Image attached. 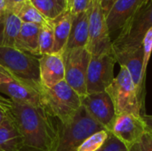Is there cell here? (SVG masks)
Here are the masks:
<instances>
[{
  "label": "cell",
  "mask_w": 152,
  "mask_h": 151,
  "mask_svg": "<svg viewBox=\"0 0 152 151\" xmlns=\"http://www.w3.org/2000/svg\"><path fill=\"white\" fill-rule=\"evenodd\" d=\"M4 102L21 135L20 151H53L59 138L60 122L53 120L44 105L17 103L9 98H4Z\"/></svg>",
  "instance_id": "obj_1"
},
{
  "label": "cell",
  "mask_w": 152,
  "mask_h": 151,
  "mask_svg": "<svg viewBox=\"0 0 152 151\" xmlns=\"http://www.w3.org/2000/svg\"><path fill=\"white\" fill-rule=\"evenodd\" d=\"M0 66L12 76L13 80L43 93L37 56L0 44Z\"/></svg>",
  "instance_id": "obj_2"
},
{
  "label": "cell",
  "mask_w": 152,
  "mask_h": 151,
  "mask_svg": "<svg viewBox=\"0 0 152 151\" xmlns=\"http://www.w3.org/2000/svg\"><path fill=\"white\" fill-rule=\"evenodd\" d=\"M42 97L46 110L61 124L72 120L82 107V98L65 80L51 88H43Z\"/></svg>",
  "instance_id": "obj_3"
},
{
  "label": "cell",
  "mask_w": 152,
  "mask_h": 151,
  "mask_svg": "<svg viewBox=\"0 0 152 151\" xmlns=\"http://www.w3.org/2000/svg\"><path fill=\"white\" fill-rule=\"evenodd\" d=\"M101 130L105 129L82 106L69 123H59V138L53 151H77L86 138Z\"/></svg>",
  "instance_id": "obj_4"
},
{
  "label": "cell",
  "mask_w": 152,
  "mask_h": 151,
  "mask_svg": "<svg viewBox=\"0 0 152 151\" xmlns=\"http://www.w3.org/2000/svg\"><path fill=\"white\" fill-rule=\"evenodd\" d=\"M113 102L116 115L129 114L136 117L145 115L142 109L135 85L128 70L120 66V71L112 83L105 90Z\"/></svg>",
  "instance_id": "obj_5"
},
{
  "label": "cell",
  "mask_w": 152,
  "mask_h": 151,
  "mask_svg": "<svg viewBox=\"0 0 152 151\" xmlns=\"http://www.w3.org/2000/svg\"><path fill=\"white\" fill-rule=\"evenodd\" d=\"M151 28L152 0H150L128 20L112 41V52L118 53L141 47L145 34Z\"/></svg>",
  "instance_id": "obj_6"
},
{
  "label": "cell",
  "mask_w": 152,
  "mask_h": 151,
  "mask_svg": "<svg viewBox=\"0 0 152 151\" xmlns=\"http://www.w3.org/2000/svg\"><path fill=\"white\" fill-rule=\"evenodd\" d=\"M89 16V37L86 45L91 55L112 52V40L106 21V16L99 0H92L87 9Z\"/></svg>",
  "instance_id": "obj_7"
},
{
  "label": "cell",
  "mask_w": 152,
  "mask_h": 151,
  "mask_svg": "<svg viewBox=\"0 0 152 151\" xmlns=\"http://www.w3.org/2000/svg\"><path fill=\"white\" fill-rule=\"evenodd\" d=\"M62 59L65 69L66 83L82 98L87 94L86 74L91 53L86 48L66 49Z\"/></svg>",
  "instance_id": "obj_8"
},
{
  "label": "cell",
  "mask_w": 152,
  "mask_h": 151,
  "mask_svg": "<svg viewBox=\"0 0 152 151\" xmlns=\"http://www.w3.org/2000/svg\"><path fill=\"white\" fill-rule=\"evenodd\" d=\"M117 63L113 53L91 55L87 74L86 92L94 93L105 91L114 79V66Z\"/></svg>",
  "instance_id": "obj_9"
},
{
  "label": "cell",
  "mask_w": 152,
  "mask_h": 151,
  "mask_svg": "<svg viewBox=\"0 0 152 151\" xmlns=\"http://www.w3.org/2000/svg\"><path fill=\"white\" fill-rule=\"evenodd\" d=\"M82 106L88 114L106 131H110L116 118V111L111 98L106 91L88 93L82 97Z\"/></svg>",
  "instance_id": "obj_10"
},
{
  "label": "cell",
  "mask_w": 152,
  "mask_h": 151,
  "mask_svg": "<svg viewBox=\"0 0 152 151\" xmlns=\"http://www.w3.org/2000/svg\"><path fill=\"white\" fill-rule=\"evenodd\" d=\"M117 62L125 67L135 85L140 103L144 109L145 103V78L146 74L143 70V49L142 46L124 52L113 53Z\"/></svg>",
  "instance_id": "obj_11"
},
{
  "label": "cell",
  "mask_w": 152,
  "mask_h": 151,
  "mask_svg": "<svg viewBox=\"0 0 152 151\" xmlns=\"http://www.w3.org/2000/svg\"><path fill=\"white\" fill-rule=\"evenodd\" d=\"M146 131V126L142 117L124 114L116 116L109 132L129 149L142 138Z\"/></svg>",
  "instance_id": "obj_12"
},
{
  "label": "cell",
  "mask_w": 152,
  "mask_h": 151,
  "mask_svg": "<svg viewBox=\"0 0 152 151\" xmlns=\"http://www.w3.org/2000/svg\"><path fill=\"white\" fill-rule=\"evenodd\" d=\"M150 0H117L108 15L106 21L111 40L113 41L128 20Z\"/></svg>",
  "instance_id": "obj_13"
},
{
  "label": "cell",
  "mask_w": 152,
  "mask_h": 151,
  "mask_svg": "<svg viewBox=\"0 0 152 151\" xmlns=\"http://www.w3.org/2000/svg\"><path fill=\"white\" fill-rule=\"evenodd\" d=\"M39 76L43 88H51L65 78L64 63L61 53H46L38 58Z\"/></svg>",
  "instance_id": "obj_14"
},
{
  "label": "cell",
  "mask_w": 152,
  "mask_h": 151,
  "mask_svg": "<svg viewBox=\"0 0 152 151\" xmlns=\"http://www.w3.org/2000/svg\"><path fill=\"white\" fill-rule=\"evenodd\" d=\"M0 93H4L10 100L22 104L42 106V93L37 90L15 80H7L0 85Z\"/></svg>",
  "instance_id": "obj_15"
},
{
  "label": "cell",
  "mask_w": 152,
  "mask_h": 151,
  "mask_svg": "<svg viewBox=\"0 0 152 151\" xmlns=\"http://www.w3.org/2000/svg\"><path fill=\"white\" fill-rule=\"evenodd\" d=\"M72 14V13H71ZM89 37L88 11L72 14V24L66 49L86 48Z\"/></svg>",
  "instance_id": "obj_16"
},
{
  "label": "cell",
  "mask_w": 152,
  "mask_h": 151,
  "mask_svg": "<svg viewBox=\"0 0 152 151\" xmlns=\"http://www.w3.org/2000/svg\"><path fill=\"white\" fill-rule=\"evenodd\" d=\"M39 28L40 27L38 25L22 22V26L14 47L34 56L40 55L38 41Z\"/></svg>",
  "instance_id": "obj_17"
},
{
  "label": "cell",
  "mask_w": 152,
  "mask_h": 151,
  "mask_svg": "<svg viewBox=\"0 0 152 151\" xmlns=\"http://www.w3.org/2000/svg\"><path fill=\"white\" fill-rule=\"evenodd\" d=\"M53 28L54 44L52 53H62L66 48L72 24V14L69 10L65 11L54 20H52Z\"/></svg>",
  "instance_id": "obj_18"
},
{
  "label": "cell",
  "mask_w": 152,
  "mask_h": 151,
  "mask_svg": "<svg viewBox=\"0 0 152 151\" xmlns=\"http://www.w3.org/2000/svg\"><path fill=\"white\" fill-rule=\"evenodd\" d=\"M21 147V135L9 116L0 125V151H20Z\"/></svg>",
  "instance_id": "obj_19"
},
{
  "label": "cell",
  "mask_w": 152,
  "mask_h": 151,
  "mask_svg": "<svg viewBox=\"0 0 152 151\" xmlns=\"http://www.w3.org/2000/svg\"><path fill=\"white\" fill-rule=\"evenodd\" d=\"M2 24L3 30L0 44L4 46L14 47L22 26V21L12 12L6 10Z\"/></svg>",
  "instance_id": "obj_20"
},
{
  "label": "cell",
  "mask_w": 152,
  "mask_h": 151,
  "mask_svg": "<svg viewBox=\"0 0 152 151\" xmlns=\"http://www.w3.org/2000/svg\"><path fill=\"white\" fill-rule=\"evenodd\" d=\"M14 14H16L22 22L26 23H33L38 25L39 27L47 26L52 23V20H48L31 3L29 0L21 4L20 5L14 8L12 11Z\"/></svg>",
  "instance_id": "obj_21"
},
{
  "label": "cell",
  "mask_w": 152,
  "mask_h": 151,
  "mask_svg": "<svg viewBox=\"0 0 152 151\" xmlns=\"http://www.w3.org/2000/svg\"><path fill=\"white\" fill-rule=\"evenodd\" d=\"M30 3L48 20H54L67 9L56 0H29Z\"/></svg>",
  "instance_id": "obj_22"
},
{
  "label": "cell",
  "mask_w": 152,
  "mask_h": 151,
  "mask_svg": "<svg viewBox=\"0 0 152 151\" xmlns=\"http://www.w3.org/2000/svg\"><path fill=\"white\" fill-rule=\"evenodd\" d=\"M39 53L40 56L53 52L54 36L53 22L47 26H42L39 28Z\"/></svg>",
  "instance_id": "obj_23"
},
{
  "label": "cell",
  "mask_w": 152,
  "mask_h": 151,
  "mask_svg": "<svg viewBox=\"0 0 152 151\" xmlns=\"http://www.w3.org/2000/svg\"><path fill=\"white\" fill-rule=\"evenodd\" d=\"M109 136V132L106 130H101L88 138H86L83 143L79 146L77 151H97L100 150L106 140L108 139Z\"/></svg>",
  "instance_id": "obj_24"
},
{
  "label": "cell",
  "mask_w": 152,
  "mask_h": 151,
  "mask_svg": "<svg viewBox=\"0 0 152 151\" xmlns=\"http://www.w3.org/2000/svg\"><path fill=\"white\" fill-rule=\"evenodd\" d=\"M97 151H129L128 147L109 132V136L102 147Z\"/></svg>",
  "instance_id": "obj_25"
},
{
  "label": "cell",
  "mask_w": 152,
  "mask_h": 151,
  "mask_svg": "<svg viewBox=\"0 0 152 151\" xmlns=\"http://www.w3.org/2000/svg\"><path fill=\"white\" fill-rule=\"evenodd\" d=\"M142 46L143 49V70L146 74L148 63L152 53V28H150L145 34L142 39Z\"/></svg>",
  "instance_id": "obj_26"
},
{
  "label": "cell",
  "mask_w": 152,
  "mask_h": 151,
  "mask_svg": "<svg viewBox=\"0 0 152 151\" xmlns=\"http://www.w3.org/2000/svg\"><path fill=\"white\" fill-rule=\"evenodd\" d=\"M129 151H152V133L146 131L142 138L129 148Z\"/></svg>",
  "instance_id": "obj_27"
},
{
  "label": "cell",
  "mask_w": 152,
  "mask_h": 151,
  "mask_svg": "<svg viewBox=\"0 0 152 151\" xmlns=\"http://www.w3.org/2000/svg\"><path fill=\"white\" fill-rule=\"evenodd\" d=\"M92 0H72V5L70 8V12L72 14H77L85 11H87Z\"/></svg>",
  "instance_id": "obj_28"
},
{
  "label": "cell",
  "mask_w": 152,
  "mask_h": 151,
  "mask_svg": "<svg viewBox=\"0 0 152 151\" xmlns=\"http://www.w3.org/2000/svg\"><path fill=\"white\" fill-rule=\"evenodd\" d=\"M4 97L0 95V125L3 124L4 122V120L7 119L9 117L7 109L4 102Z\"/></svg>",
  "instance_id": "obj_29"
},
{
  "label": "cell",
  "mask_w": 152,
  "mask_h": 151,
  "mask_svg": "<svg viewBox=\"0 0 152 151\" xmlns=\"http://www.w3.org/2000/svg\"><path fill=\"white\" fill-rule=\"evenodd\" d=\"M26 1H28V0H4L6 10L12 11L14 8L20 5L21 4L25 3Z\"/></svg>",
  "instance_id": "obj_30"
},
{
  "label": "cell",
  "mask_w": 152,
  "mask_h": 151,
  "mask_svg": "<svg viewBox=\"0 0 152 151\" xmlns=\"http://www.w3.org/2000/svg\"><path fill=\"white\" fill-rule=\"evenodd\" d=\"M142 119L144 121V124H145V126H146V130L152 133V116L145 114V115H142Z\"/></svg>",
  "instance_id": "obj_31"
},
{
  "label": "cell",
  "mask_w": 152,
  "mask_h": 151,
  "mask_svg": "<svg viewBox=\"0 0 152 151\" xmlns=\"http://www.w3.org/2000/svg\"><path fill=\"white\" fill-rule=\"evenodd\" d=\"M5 12H6L5 2L4 0H0V23H2L3 21V18L4 16Z\"/></svg>",
  "instance_id": "obj_32"
},
{
  "label": "cell",
  "mask_w": 152,
  "mask_h": 151,
  "mask_svg": "<svg viewBox=\"0 0 152 151\" xmlns=\"http://www.w3.org/2000/svg\"><path fill=\"white\" fill-rule=\"evenodd\" d=\"M0 74L3 75V76H4V77H8V78H10V79H12V80H13V78L12 77V76H11L4 68H2L1 66H0Z\"/></svg>",
  "instance_id": "obj_33"
},
{
  "label": "cell",
  "mask_w": 152,
  "mask_h": 151,
  "mask_svg": "<svg viewBox=\"0 0 152 151\" xmlns=\"http://www.w3.org/2000/svg\"><path fill=\"white\" fill-rule=\"evenodd\" d=\"M56 1H58L62 6H64L67 10H69L68 9V4H67V0H56Z\"/></svg>",
  "instance_id": "obj_34"
},
{
  "label": "cell",
  "mask_w": 152,
  "mask_h": 151,
  "mask_svg": "<svg viewBox=\"0 0 152 151\" xmlns=\"http://www.w3.org/2000/svg\"><path fill=\"white\" fill-rule=\"evenodd\" d=\"M7 80H12V79H10V78H8V77H4V76H3V75L0 74V85H1L3 82L7 81Z\"/></svg>",
  "instance_id": "obj_35"
},
{
  "label": "cell",
  "mask_w": 152,
  "mask_h": 151,
  "mask_svg": "<svg viewBox=\"0 0 152 151\" xmlns=\"http://www.w3.org/2000/svg\"><path fill=\"white\" fill-rule=\"evenodd\" d=\"M67 4H68V9L70 10L71 5H72V0H67Z\"/></svg>",
  "instance_id": "obj_36"
}]
</instances>
